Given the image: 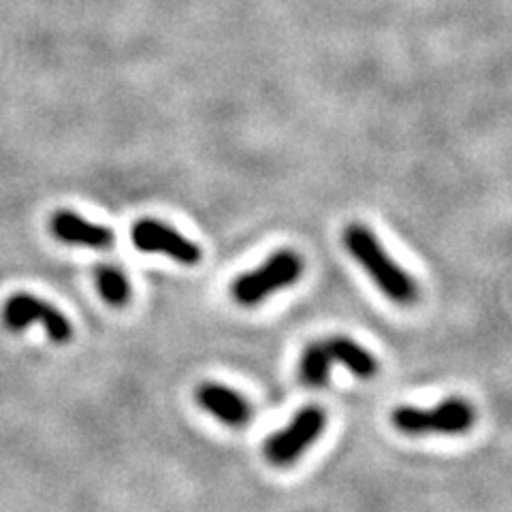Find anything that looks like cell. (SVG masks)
Listing matches in <instances>:
<instances>
[{"label": "cell", "mask_w": 512, "mask_h": 512, "mask_svg": "<svg viewBox=\"0 0 512 512\" xmlns=\"http://www.w3.org/2000/svg\"><path fill=\"white\" fill-rule=\"evenodd\" d=\"M96 288L101 297L114 308H122L131 301V282L124 276V271L111 265H103L96 269Z\"/></svg>", "instance_id": "8fae6325"}, {"label": "cell", "mask_w": 512, "mask_h": 512, "mask_svg": "<svg viewBox=\"0 0 512 512\" xmlns=\"http://www.w3.org/2000/svg\"><path fill=\"white\" fill-rule=\"evenodd\" d=\"M391 423L397 431L408 436L442 434V436H461L476 423L474 406L463 397L444 399L434 408H416V406H397L391 412Z\"/></svg>", "instance_id": "7a4b0ae2"}, {"label": "cell", "mask_w": 512, "mask_h": 512, "mask_svg": "<svg viewBox=\"0 0 512 512\" xmlns=\"http://www.w3.org/2000/svg\"><path fill=\"white\" fill-rule=\"evenodd\" d=\"M303 267L306 265L297 252L278 250L261 267L237 276L231 284V297L244 308L259 306L269 295L297 284L303 276Z\"/></svg>", "instance_id": "3957f363"}, {"label": "cell", "mask_w": 512, "mask_h": 512, "mask_svg": "<svg viewBox=\"0 0 512 512\" xmlns=\"http://www.w3.org/2000/svg\"><path fill=\"white\" fill-rule=\"evenodd\" d=\"M327 427V412L320 406L301 408L286 427L276 434H271L265 444L263 453L271 466L286 468L295 463L308 448L323 436Z\"/></svg>", "instance_id": "277c9868"}, {"label": "cell", "mask_w": 512, "mask_h": 512, "mask_svg": "<svg viewBox=\"0 0 512 512\" xmlns=\"http://www.w3.org/2000/svg\"><path fill=\"white\" fill-rule=\"evenodd\" d=\"M131 242L139 252L165 254L167 259L186 267L199 265L203 259L199 244L192 242L190 237H186L178 229L154 218H141L133 224Z\"/></svg>", "instance_id": "5b68a950"}, {"label": "cell", "mask_w": 512, "mask_h": 512, "mask_svg": "<svg viewBox=\"0 0 512 512\" xmlns=\"http://www.w3.org/2000/svg\"><path fill=\"white\" fill-rule=\"evenodd\" d=\"M323 342L331 363H342L350 374H355L361 380H372L378 374V359L359 342L344 338V335H333V338Z\"/></svg>", "instance_id": "9c48e42d"}, {"label": "cell", "mask_w": 512, "mask_h": 512, "mask_svg": "<svg viewBox=\"0 0 512 512\" xmlns=\"http://www.w3.org/2000/svg\"><path fill=\"white\" fill-rule=\"evenodd\" d=\"M197 404L229 427H244L252 419V406L244 395L218 382H203L195 391Z\"/></svg>", "instance_id": "52a82bcc"}, {"label": "cell", "mask_w": 512, "mask_h": 512, "mask_svg": "<svg viewBox=\"0 0 512 512\" xmlns=\"http://www.w3.org/2000/svg\"><path fill=\"white\" fill-rule=\"evenodd\" d=\"M50 229L62 244H71V246L107 250L116 242L114 231L105 227V224L90 222L71 210L56 212L50 220Z\"/></svg>", "instance_id": "ba28073f"}, {"label": "cell", "mask_w": 512, "mask_h": 512, "mask_svg": "<svg viewBox=\"0 0 512 512\" xmlns=\"http://www.w3.org/2000/svg\"><path fill=\"white\" fill-rule=\"evenodd\" d=\"M331 359L325 348V342H312L301 352L299 359V378L312 389H323L329 384Z\"/></svg>", "instance_id": "30bf717a"}, {"label": "cell", "mask_w": 512, "mask_h": 512, "mask_svg": "<svg viewBox=\"0 0 512 512\" xmlns=\"http://www.w3.org/2000/svg\"><path fill=\"white\" fill-rule=\"evenodd\" d=\"M3 320L11 331H24L30 325L41 323L45 333L56 344H69L73 340L71 320L47 301L28 293H18L7 299Z\"/></svg>", "instance_id": "8992f818"}, {"label": "cell", "mask_w": 512, "mask_h": 512, "mask_svg": "<svg viewBox=\"0 0 512 512\" xmlns=\"http://www.w3.org/2000/svg\"><path fill=\"white\" fill-rule=\"evenodd\" d=\"M344 246L370 278L378 284L380 291L397 306H412L419 299V286L408 271L397 265L389 252L382 248L380 239L365 227V224H348L344 229Z\"/></svg>", "instance_id": "6da1fadb"}]
</instances>
